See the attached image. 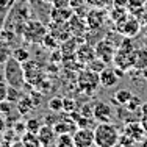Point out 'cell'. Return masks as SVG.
I'll return each instance as SVG.
<instances>
[{
    "mask_svg": "<svg viewBox=\"0 0 147 147\" xmlns=\"http://www.w3.org/2000/svg\"><path fill=\"white\" fill-rule=\"evenodd\" d=\"M77 59L80 61V64L83 66H88L92 59H96V50H94V45L89 42H82L77 49V53H75Z\"/></svg>",
    "mask_w": 147,
    "mask_h": 147,
    "instance_id": "cell-13",
    "label": "cell"
},
{
    "mask_svg": "<svg viewBox=\"0 0 147 147\" xmlns=\"http://www.w3.org/2000/svg\"><path fill=\"white\" fill-rule=\"evenodd\" d=\"M14 130H16V131H22V130H25V124H17V125H14Z\"/></svg>",
    "mask_w": 147,
    "mask_h": 147,
    "instance_id": "cell-42",
    "label": "cell"
},
{
    "mask_svg": "<svg viewBox=\"0 0 147 147\" xmlns=\"http://www.w3.org/2000/svg\"><path fill=\"white\" fill-rule=\"evenodd\" d=\"M49 110H50L52 113L63 111V99L61 97H53V99L49 100Z\"/></svg>",
    "mask_w": 147,
    "mask_h": 147,
    "instance_id": "cell-28",
    "label": "cell"
},
{
    "mask_svg": "<svg viewBox=\"0 0 147 147\" xmlns=\"http://www.w3.org/2000/svg\"><path fill=\"white\" fill-rule=\"evenodd\" d=\"M47 33L49 30L42 22H39V20H27L22 28V33H20V38L24 39V42H28V44H42Z\"/></svg>",
    "mask_w": 147,
    "mask_h": 147,
    "instance_id": "cell-4",
    "label": "cell"
},
{
    "mask_svg": "<svg viewBox=\"0 0 147 147\" xmlns=\"http://www.w3.org/2000/svg\"><path fill=\"white\" fill-rule=\"evenodd\" d=\"M11 0H0V11H5L8 13V9L11 8Z\"/></svg>",
    "mask_w": 147,
    "mask_h": 147,
    "instance_id": "cell-38",
    "label": "cell"
},
{
    "mask_svg": "<svg viewBox=\"0 0 147 147\" xmlns=\"http://www.w3.org/2000/svg\"><path fill=\"white\" fill-rule=\"evenodd\" d=\"M116 25H117L119 34H122V36H125V38L136 36V34L139 33V30H141V22L138 20V17H133L130 14H127L124 19H121L119 22H116Z\"/></svg>",
    "mask_w": 147,
    "mask_h": 147,
    "instance_id": "cell-8",
    "label": "cell"
},
{
    "mask_svg": "<svg viewBox=\"0 0 147 147\" xmlns=\"http://www.w3.org/2000/svg\"><path fill=\"white\" fill-rule=\"evenodd\" d=\"M5 20H6V13L0 11V31L3 30V27H5Z\"/></svg>",
    "mask_w": 147,
    "mask_h": 147,
    "instance_id": "cell-40",
    "label": "cell"
},
{
    "mask_svg": "<svg viewBox=\"0 0 147 147\" xmlns=\"http://www.w3.org/2000/svg\"><path fill=\"white\" fill-rule=\"evenodd\" d=\"M63 110L66 113H72V111L77 110V105L72 99H63Z\"/></svg>",
    "mask_w": 147,
    "mask_h": 147,
    "instance_id": "cell-32",
    "label": "cell"
},
{
    "mask_svg": "<svg viewBox=\"0 0 147 147\" xmlns=\"http://www.w3.org/2000/svg\"><path fill=\"white\" fill-rule=\"evenodd\" d=\"M74 14L72 8H52L50 17L53 24H66Z\"/></svg>",
    "mask_w": 147,
    "mask_h": 147,
    "instance_id": "cell-18",
    "label": "cell"
},
{
    "mask_svg": "<svg viewBox=\"0 0 147 147\" xmlns=\"http://www.w3.org/2000/svg\"><path fill=\"white\" fill-rule=\"evenodd\" d=\"M85 67H88V69H91V71H94V72H100V71H103V69L107 67V63H103L102 59L96 58V59H92L88 66H85Z\"/></svg>",
    "mask_w": 147,
    "mask_h": 147,
    "instance_id": "cell-30",
    "label": "cell"
},
{
    "mask_svg": "<svg viewBox=\"0 0 147 147\" xmlns=\"http://www.w3.org/2000/svg\"><path fill=\"white\" fill-rule=\"evenodd\" d=\"M94 50H96V57L108 64V63H113V58H114V53H116L117 47H116V44L107 36V38L99 39L94 44Z\"/></svg>",
    "mask_w": 147,
    "mask_h": 147,
    "instance_id": "cell-7",
    "label": "cell"
},
{
    "mask_svg": "<svg viewBox=\"0 0 147 147\" xmlns=\"http://www.w3.org/2000/svg\"><path fill=\"white\" fill-rule=\"evenodd\" d=\"M139 124L142 125V128H144L146 133H147V110L141 113V116H139Z\"/></svg>",
    "mask_w": 147,
    "mask_h": 147,
    "instance_id": "cell-37",
    "label": "cell"
},
{
    "mask_svg": "<svg viewBox=\"0 0 147 147\" xmlns=\"http://www.w3.org/2000/svg\"><path fill=\"white\" fill-rule=\"evenodd\" d=\"M147 67V50L146 49H135L133 52V69L141 72Z\"/></svg>",
    "mask_w": 147,
    "mask_h": 147,
    "instance_id": "cell-19",
    "label": "cell"
},
{
    "mask_svg": "<svg viewBox=\"0 0 147 147\" xmlns=\"http://www.w3.org/2000/svg\"><path fill=\"white\" fill-rule=\"evenodd\" d=\"M41 128V122L39 119H28L25 122V131H31V133H38Z\"/></svg>",
    "mask_w": 147,
    "mask_h": 147,
    "instance_id": "cell-29",
    "label": "cell"
},
{
    "mask_svg": "<svg viewBox=\"0 0 147 147\" xmlns=\"http://www.w3.org/2000/svg\"><path fill=\"white\" fill-rule=\"evenodd\" d=\"M108 17V13L103 8H92L86 13L85 19H86V25L88 30H100L103 27L105 20Z\"/></svg>",
    "mask_w": 147,
    "mask_h": 147,
    "instance_id": "cell-9",
    "label": "cell"
},
{
    "mask_svg": "<svg viewBox=\"0 0 147 147\" xmlns=\"http://www.w3.org/2000/svg\"><path fill=\"white\" fill-rule=\"evenodd\" d=\"M11 57H13L11 44L3 41V39H0V64H5Z\"/></svg>",
    "mask_w": 147,
    "mask_h": 147,
    "instance_id": "cell-22",
    "label": "cell"
},
{
    "mask_svg": "<svg viewBox=\"0 0 147 147\" xmlns=\"http://www.w3.org/2000/svg\"><path fill=\"white\" fill-rule=\"evenodd\" d=\"M77 83H78V88L86 94H92L94 91L97 89V86L100 85V80H99V72H94L91 69L85 67L82 69L77 77Z\"/></svg>",
    "mask_w": 147,
    "mask_h": 147,
    "instance_id": "cell-5",
    "label": "cell"
},
{
    "mask_svg": "<svg viewBox=\"0 0 147 147\" xmlns=\"http://www.w3.org/2000/svg\"><path fill=\"white\" fill-rule=\"evenodd\" d=\"M55 147H74L71 133H61L55 138Z\"/></svg>",
    "mask_w": 147,
    "mask_h": 147,
    "instance_id": "cell-23",
    "label": "cell"
},
{
    "mask_svg": "<svg viewBox=\"0 0 147 147\" xmlns=\"http://www.w3.org/2000/svg\"><path fill=\"white\" fill-rule=\"evenodd\" d=\"M53 8H71V0H50Z\"/></svg>",
    "mask_w": 147,
    "mask_h": 147,
    "instance_id": "cell-33",
    "label": "cell"
},
{
    "mask_svg": "<svg viewBox=\"0 0 147 147\" xmlns=\"http://www.w3.org/2000/svg\"><path fill=\"white\" fill-rule=\"evenodd\" d=\"M119 78H121V77L117 75V72L114 67H108L107 66L103 71L99 72V80H100V85H102L103 88H113V86H116Z\"/></svg>",
    "mask_w": 147,
    "mask_h": 147,
    "instance_id": "cell-14",
    "label": "cell"
},
{
    "mask_svg": "<svg viewBox=\"0 0 147 147\" xmlns=\"http://www.w3.org/2000/svg\"><path fill=\"white\" fill-rule=\"evenodd\" d=\"M133 52H135V47H133L131 38L124 36L121 39V44H119L116 53H114V58H113L114 67H119L122 71L133 69Z\"/></svg>",
    "mask_w": 147,
    "mask_h": 147,
    "instance_id": "cell-2",
    "label": "cell"
},
{
    "mask_svg": "<svg viewBox=\"0 0 147 147\" xmlns=\"http://www.w3.org/2000/svg\"><path fill=\"white\" fill-rule=\"evenodd\" d=\"M141 147H147V138H144L141 141Z\"/></svg>",
    "mask_w": 147,
    "mask_h": 147,
    "instance_id": "cell-46",
    "label": "cell"
},
{
    "mask_svg": "<svg viewBox=\"0 0 147 147\" xmlns=\"http://www.w3.org/2000/svg\"><path fill=\"white\" fill-rule=\"evenodd\" d=\"M13 58H16L19 63H25L27 59H30V52L25 47H16L13 50Z\"/></svg>",
    "mask_w": 147,
    "mask_h": 147,
    "instance_id": "cell-25",
    "label": "cell"
},
{
    "mask_svg": "<svg viewBox=\"0 0 147 147\" xmlns=\"http://www.w3.org/2000/svg\"><path fill=\"white\" fill-rule=\"evenodd\" d=\"M6 130V122H5V119L2 117V114H0V135H3Z\"/></svg>",
    "mask_w": 147,
    "mask_h": 147,
    "instance_id": "cell-41",
    "label": "cell"
},
{
    "mask_svg": "<svg viewBox=\"0 0 147 147\" xmlns=\"http://www.w3.org/2000/svg\"><path fill=\"white\" fill-rule=\"evenodd\" d=\"M67 27H69V31H71L72 36H77V38H82V39H85L86 30H88L86 19H83L80 14H75V13H74L72 17L67 20Z\"/></svg>",
    "mask_w": 147,
    "mask_h": 147,
    "instance_id": "cell-11",
    "label": "cell"
},
{
    "mask_svg": "<svg viewBox=\"0 0 147 147\" xmlns=\"http://www.w3.org/2000/svg\"><path fill=\"white\" fill-rule=\"evenodd\" d=\"M141 105H142V100L139 99L138 96H135V94H133V97L128 100V103L125 105V107H127L128 111H138L139 108H141Z\"/></svg>",
    "mask_w": 147,
    "mask_h": 147,
    "instance_id": "cell-31",
    "label": "cell"
},
{
    "mask_svg": "<svg viewBox=\"0 0 147 147\" xmlns=\"http://www.w3.org/2000/svg\"><path fill=\"white\" fill-rule=\"evenodd\" d=\"M22 69H24V77H25V85L36 86L42 82L44 71H42V66L38 61L27 59L25 63H22Z\"/></svg>",
    "mask_w": 147,
    "mask_h": 147,
    "instance_id": "cell-6",
    "label": "cell"
},
{
    "mask_svg": "<svg viewBox=\"0 0 147 147\" xmlns=\"http://www.w3.org/2000/svg\"><path fill=\"white\" fill-rule=\"evenodd\" d=\"M20 142H22L24 147H42L39 138H38V133H31V131L24 133L22 138H20Z\"/></svg>",
    "mask_w": 147,
    "mask_h": 147,
    "instance_id": "cell-21",
    "label": "cell"
},
{
    "mask_svg": "<svg viewBox=\"0 0 147 147\" xmlns=\"http://www.w3.org/2000/svg\"><path fill=\"white\" fill-rule=\"evenodd\" d=\"M119 139H121V133L111 122H99V125L94 127V146L116 147Z\"/></svg>",
    "mask_w": 147,
    "mask_h": 147,
    "instance_id": "cell-1",
    "label": "cell"
},
{
    "mask_svg": "<svg viewBox=\"0 0 147 147\" xmlns=\"http://www.w3.org/2000/svg\"><path fill=\"white\" fill-rule=\"evenodd\" d=\"M113 5L119 6V8H127L130 5V0H113Z\"/></svg>",
    "mask_w": 147,
    "mask_h": 147,
    "instance_id": "cell-39",
    "label": "cell"
},
{
    "mask_svg": "<svg viewBox=\"0 0 147 147\" xmlns=\"http://www.w3.org/2000/svg\"><path fill=\"white\" fill-rule=\"evenodd\" d=\"M131 97H133V92L130 89H117L116 92L113 94V97H111V102L119 105V107H121V105H124V107H125Z\"/></svg>",
    "mask_w": 147,
    "mask_h": 147,
    "instance_id": "cell-20",
    "label": "cell"
},
{
    "mask_svg": "<svg viewBox=\"0 0 147 147\" xmlns=\"http://www.w3.org/2000/svg\"><path fill=\"white\" fill-rule=\"evenodd\" d=\"M3 66H5L3 67V77H5V82L8 83V86L22 89L25 86V77H24L22 63H19L16 58L11 57Z\"/></svg>",
    "mask_w": 147,
    "mask_h": 147,
    "instance_id": "cell-3",
    "label": "cell"
},
{
    "mask_svg": "<svg viewBox=\"0 0 147 147\" xmlns=\"http://www.w3.org/2000/svg\"><path fill=\"white\" fill-rule=\"evenodd\" d=\"M141 74H142V78H144L146 82H147V67H146V69H142V71H141Z\"/></svg>",
    "mask_w": 147,
    "mask_h": 147,
    "instance_id": "cell-43",
    "label": "cell"
},
{
    "mask_svg": "<svg viewBox=\"0 0 147 147\" xmlns=\"http://www.w3.org/2000/svg\"><path fill=\"white\" fill-rule=\"evenodd\" d=\"M11 105L13 103H9L8 100H3V102H0V114H5V116H8L9 114V111H11Z\"/></svg>",
    "mask_w": 147,
    "mask_h": 147,
    "instance_id": "cell-34",
    "label": "cell"
},
{
    "mask_svg": "<svg viewBox=\"0 0 147 147\" xmlns=\"http://www.w3.org/2000/svg\"><path fill=\"white\" fill-rule=\"evenodd\" d=\"M42 45L47 49H50V50H55V49H59V41L53 36V34L47 33L44 38V41H42Z\"/></svg>",
    "mask_w": 147,
    "mask_h": 147,
    "instance_id": "cell-27",
    "label": "cell"
},
{
    "mask_svg": "<svg viewBox=\"0 0 147 147\" xmlns=\"http://www.w3.org/2000/svg\"><path fill=\"white\" fill-rule=\"evenodd\" d=\"M31 99V103H33V107H38V105L41 103V100H42V97H41L39 92H31V96H28Z\"/></svg>",
    "mask_w": 147,
    "mask_h": 147,
    "instance_id": "cell-36",
    "label": "cell"
},
{
    "mask_svg": "<svg viewBox=\"0 0 147 147\" xmlns=\"http://www.w3.org/2000/svg\"><path fill=\"white\" fill-rule=\"evenodd\" d=\"M82 42H83L82 38L71 36L59 44V52L63 53V57H72V55L77 53V49H78V45Z\"/></svg>",
    "mask_w": 147,
    "mask_h": 147,
    "instance_id": "cell-15",
    "label": "cell"
},
{
    "mask_svg": "<svg viewBox=\"0 0 147 147\" xmlns=\"http://www.w3.org/2000/svg\"><path fill=\"white\" fill-rule=\"evenodd\" d=\"M31 108H34V107H33V103H31L30 97H20V100L17 102V111H19L20 116H25Z\"/></svg>",
    "mask_w": 147,
    "mask_h": 147,
    "instance_id": "cell-24",
    "label": "cell"
},
{
    "mask_svg": "<svg viewBox=\"0 0 147 147\" xmlns=\"http://www.w3.org/2000/svg\"><path fill=\"white\" fill-rule=\"evenodd\" d=\"M92 117L99 122H111L113 121V108L107 102H96L92 105Z\"/></svg>",
    "mask_w": 147,
    "mask_h": 147,
    "instance_id": "cell-12",
    "label": "cell"
},
{
    "mask_svg": "<svg viewBox=\"0 0 147 147\" xmlns=\"http://www.w3.org/2000/svg\"><path fill=\"white\" fill-rule=\"evenodd\" d=\"M11 146V142H8V141H3V142H0V147H9Z\"/></svg>",
    "mask_w": 147,
    "mask_h": 147,
    "instance_id": "cell-44",
    "label": "cell"
},
{
    "mask_svg": "<svg viewBox=\"0 0 147 147\" xmlns=\"http://www.w3.org/2000/svg\"><path fill=\"white\" fill-rule=\"evenodd\" d=\"M125 135L135 139L136 142H141L146 138V130L142 128V125L139 122H128L127 127H125Z\"/></svg>",
    "mask_w": 147,
    "mask_h": 147,
    "instance_id": "cell-17",
    "label": "cell"
},
{
    "mask_svg": "<svg viewBox=\"0 0 147 147\" xmlns=\"http://www.w3.org/2000/svg\"><path fill=\"white\" fill-rule=\"evenodd\" d=\"M74 147H92L94 146V128H77L72 135Z\"/></svg>",
    "mask_w": 147,
    "mask_h": 147,
    "instance_id": "cell-10",
    "label": "cell"
},
{
    "mask_svg": "<svg viewBox=\"0 0 147 147\" xmlns=\"http://www.w3.org/2000/svg\"><path fill=\"white\" fill-rule=\"evenodd\" d=\"M6 91H8V83L5 80H2L0 82V102L6 100Z\"/></svg>",
    "mask_w": 147,
    "mask_h": 147,
    "instance_id": "cell-35",
    "label": "cell"
},
{
    "mask_svg": "<svg viewBox=\"0 0 147 147\" xmlns=\"http://www.w3.org/2000/svg\"><path fill=\"white\" fill-rule=\"evenodd\" d=\"M20 96H22L20 89L13 88V86H8V91H6V100H8L9 103H17L20 100Z\"/></svg>",
    "mask_w": 147,
    "mask_h": 147,
    "instance_id": "cell-26",
    "label": "cell"
},
{
    "mask_svg": "<svg viewBox=\"0 0 147 147\" xmlns=\"http://www.w3.org/2000/svg\"><path fill=\"white\" fill-rule=\"evenodd\" d=\"M9 147H24V146H22V142L19 141V142H13V144L9 146Z\"/></svg>",
    "mask_w": 147,
    "mask_h": 147,
    "instance_id": "cell-45",
    "label": "cell"
},
{
    "mask_svg": "<svg viewBox=\"0 0 147 147\" xmlns=\"http://www.w3.org/2000/svg\"><path fill=\"white\" fill-rule=\"evenodd\" d=\"M38 138H39V141H41V146H42V147H49V146H52L55 142L57 133H55V130H53L52 125L45 124V125H41L39 131H38Z\"/></svg>",
    "mask_w": 147,
    "mask_h": 147,
    "instance_id": "cell-16",
    "label": "cell"
}]
</instances>
